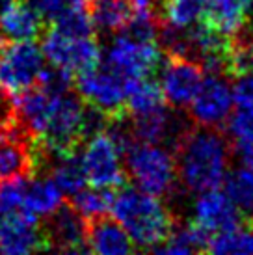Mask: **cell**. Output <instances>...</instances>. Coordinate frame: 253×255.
<instances>
[{"instance_id":"cell-1","label":"cell","mask_w":253,"mask_h":255,"mask_svg":"<svg viewBox=\"0 0 253 255\" xmlns=\"http://www.w3.org/2000/svg\"><path fill=\"white\" fill-rule=\"evenodd\" d=\"M177 179L190 194L220 188L229 171L231 147L218 128L188 127L175 143Z\"/></svg>"},{"instance_id":"cell-2","label":"cell","mask_w":253,"mask_h":255,"mask_svg":"<svg viewBox=\"0 0 253 255\" xmlns=\"http://www.w3.org/2000/svg\"><path fill=\"white\" fill-rule=\"evenodd\" d=\"M110 214L130 237L134 248L155 250L168 239L175 218L160 198L136 186H120L114 190Z\"/></svg>"},{"instance_id":"cell-3","label":"cell","mask_w":253,"mask_h":255,"mask_svg":"<svg viewBox=\"0 0 253 255\" xmlns=\"http://www.w3.org/2000/svg\"><path fill=\"white\" fill-rule=\"evenodd\" d=\"M123 166L126 177L140 190L156 198H169L175 192L179 183L175 156L160 143L134 140L123 151Z\"/></svg>"},{"instance_id":"cell-4","label":"cell","mask_w":253,"mask_h":255,"mask_svg":"<svg viewBox=\"0 0 253 255\" xmlns=\"http://www.w3.org/2000/svg\"><path fill=\"white\" fill-rule=\"evenodd\" d=\"M84 107L86 101L75 90L52 97L47 123H45L41 138H39L49 158L54 155H67V153L78 151L82 147V143H84V138H82Z\"/></svg>"},{"instance_id":"cell-5","label":"cell","mask_w":253,"mask_h":255,"mask_svg":"<svg viewBox=\"0 0 253 255\" xmlns=\"http://www.w3.org/2000/svg\"><path fill=\"white\" fill-rule=\"evenodd\" d=\"M162 50L156 39H140L126 32H118L106 50L103 64L123 77L126 82L147 78L158 69Z\"/></svg>"},{"instance_id":"cell-6","label":"cell","mask_w":253,"mask_h":255,"mask_svg":"<svg viewBox=\"0 0 253 255\" xmlns=\"http://www.w3.org/2000/svg\"><path fill=\"white\" fill-rule=\"evenodd\" d=\"M125 78L110 69L106 64L99 62L95 67L78 73L75 78V88L78 95L92 107L99 108L110 120L125 116Z\"/></svg>"},{"instance_id":"cell-7","label":"cell","mask_w":253,"mask_h":255,"mask_svg":"<svg viewBox=\"0 0 253 255\" xmlns=\"http://www.w3.org/2000/svg\"><path fill=\"white\" fill-rule=\"evenodd\" d=\"M82 147L84 149L80 151V162L90 186L116 190L125 184L126 173L123 155L116 147L112 138L106 134V130L88 138Z\"/></svg>"},{"instance_id":"cell-8","label":"cell","mask_w":253,"mask_h":255,"mask_svg":"<svg viewBox=\"0 0 253 255\" xmlns=\"http://www.w3.org/2000/svg\"><path fill=\"white\" fill-rule=\"evenodd\" d=\"M41 52L50 65L62 67L73 77L101 62V47L95 36L71 37L47 26L41 36Z\"/></svg>"},{"instance_id":"cell-9","label":"cell","mask_w":253,"mask_h":255,"mask_svg":"<svg viewBox=\"0 0 253 255\" xmlns=\"http://www.w3.org/2000/svg\"><path fill=\"white\" fill-rule=\"evenodd\" d=\"M188 116L199 127L220 128L235 108L231 82L224 75L205 73L196 95L188 103Z\"/></svg>"},{"instance_id":"cell-10","label":"cell","mask_w":253,"mask_h":255,"mask_svg":"<svg viewBox=\"0 0 253 255\" xmlns=\"http://www.w3.org/2000/svg\"><path fill=\"white\" fill-rule=\"evenodd\" d=\"M45 56L34 41H7L0 49V86L19 93L35 84Z\"/></svg>"},{"instance_id":"cell-11","label":"cell","mask_w":253,"mask_h":255,"mask_svg":"<svg viewBox=\"0 0 253 255\" xmlns=\"http://www.w3.org/2000/svg\"><path fill=\"white\" fill-rule=\"evenodd\" d=\"M158 69V88L168 107L175 110L188 107L205 77L203 67L192 58L166 54V60L160 62Z\"/></svg>"},{"instance_id":"cell-12","label":"cell","mask_w":253,"mask_h":255,"mask_svg":"<svg viewBox=\"0 0 253 255\" xmlns=\"http://www.w3.org/2000/svg\"><path fill=\"white\" fill-rule=\"evenodd\" d=\"M35 142L19 123L0 130V183L34 175L37 170Z\"/></svg>"},{"instance_id":"cell-13","label":"cell","mask_w":253,"mask_h":255,"mask_svg":"<svg viewBox=\"0 0 253 255\" xmlns=\"http://www.w3.org/2000/svg\"><path fill=\"white\" fill-rule=\"evenodd\" d=\"M86 222L69 201L56 207L50 214L45 216L41 224L43 239L47 242L49 250L67 252V254H86Z\"/></svg>"},{"instance_id":"cell-14","label":"cell","mask_w":253,"mask_h":255,"mask_svg":"<svg viewBox=\"0 0 253 255\" xmlns=\"http://www.w3.org/2000/svg\"><path fill=\"white\" fill-rule=\"evenodd\" d=\"M196 196L192 205V224L203 229L209 237L235 229L244 222L240 211L220 188L199 192Z\"/></svg>"},{"instance_id":"cell-15","label":"cell","mask_w":253,"mask_h":255,"mask_svg":"<svg viewBox=\"0 0 253 255\" xmlns=\"http://www.w3.org/2000/svg\"><path fill=\"white\" fill-rule=\"evenodd\" d=\"M49 250L43 239L37 216L28 211H15L0 222V254H30Z\"/></svg>"},{"instance_id":"cell-16","label":"cell","mask_w":253,"mask_h":255,"mask_svg":"<svg viewBox=\"0 0 253 255\" xmlns=\"http://www.w3.org/2000/svg\"><path fill=\"white\" fill-rule=\"evenodd\" d=\"M86 246L88 252L101 255H125L134 252L130 237L120 222L108 214L88 222Z\"/></svg>"},{"instance_id":"cell-17","label":"cell","mask_w":253,"mask_h":255,"mask_svg":"<svg viewBox=\"0 0 253 255\" xmlns=\"http://www.w3.org/2000/svg\"><path fill=\"white\" fill-rule=\"evenodd\" d=\"M47 24L24 0H15L0 11V34L7 41H35Z\"/></svg>"},{"instance_id":"cell-18","label":"cell","mask_w":253,"mask_h":255,"mask_svg":"<svg viewBox=\"0 0 253 255\" xmlns=\"http://www.w3.org/2000/svg\"><path fill=\"white\" fill-rule=\"evenodd\" d=\"M86 11L93 22V28L103 34H118L132 19L130 0H88Z\"/></svg>"},{"instance_id":"cell-19","label":"cell","mask_w":253,"mask_h":255,"mask_svg":"<svg viewBox=\"0 0 253 255\" xmlns=\"http://www.w3.org/2000/svg\"><path fill=\"white\" fill-rule=\"evenodd\" d=\"M35 175L37 177L32 179L24 186L21 209L39 218V216L50 214L56 207L62 205L63 192L58 188V184L52 181L50 175H45V173H35Z\"/></svg>"},{"instance_id":"cell-20","label":"cell","mask_w":253,"mask_h":255,"mask_svg":"<svg viewBox=\"0 0 253 255\" xmlns=\"http://www.w3.org/2000/svg\"><path fill=\"white\" fill-rule=\"evenodd\" d=\"M207 0H158L160 26L188 30L205 21Z\"/></svg>"},{"instance_id":"cell-21","label":"cell","mask_w":253,"mask_h":255,"mask_svg":"<svg viewBox=\"0 0 253 255\" xmlns=\"http://www.w3.org/2000/svg\"><path fill=\"white\" fill-rule=\"evenodd\" d=\"M168 107V103L164 101L158 82L151 78H138L126 84V95H125V114L128 118H140L147 114L160 110Z\"/></svg>"},{"instance_id":"cell-22","label":"cell","mask_w":253,"mask_h":255,"mask_svg":"<svg viewBox=\"0 0 253 255\" xmlns=\"http://www.w3.org/2000/svg\"><path fill=\"white\" fill-rule=\"evenodd\" d=\"M49 175L63 192V196H73L78 190L88 186L84 175V168L80 162V149L67 153V155H54L49 158L47 164Z\"/></svg>"},{"instance_id":"cell-23","label":"cell","mask_w":253,"mask_h":255,"mask_svg":"<svg viewBox=\"0 0 253 255\" xmlns=\"http://www.w3.org/2000/svg\"><path fill=\"white\" fill-rule=\"evenodd\" d=\"M209 241H211V237L205 233L203 229H199L196 224L190 222L183 227L173 226L168 239L151 252L166 255H188L196 254V252H207Z\"/></svg>"},{"instance_id":"cell-24","label":"cell","mask_w":253,"mask_h":255,"mask_svg":"<svg viewBox=\"0 0 253 255\" xmlns=\"http://www.w3.org/2000/svg\"><path fill=\"white\" fill-rule=\"evenodd\" d=\"M225 194L229 196L235 207L240 211L242 218L253 224V170L240 166L237 170L227 171L224 179Z\"/></svg>"},{"instance_id":"cell-25","label":"cell","mask_w":253,"mask_h":255,"mask_svg":"<svg viewBox=\"0 0 253 255\" xmlns=\"http://www.w3.org/2000/svg\"><path fill=\"white\" fill-rule=\"evenodd\" d=\"M207 252L216 255H253V224L211 237Z\"/></svg>"},{"instance_id":"cell-26","label":"cell","mask_w":253,"mask_h":255,"mask_svg":"<svg viewBox=\"0 0 253 255\" xmlns=\"http://www.w3.org/2000/svg\"><path fill=\"white\" fill-rule=\"evenodd\" d=\"M114 190L110 188H97V186H84L82 190L71 196V205L78 211V214L90 222L99 216L110 214V205H112Z\"/></svg>"},{"instance_id":"cell-27","label":"cell","mask_w":253,"mask_h":255,"mask_svg":"<svg viewBox=\"0 0 253 255\" xmlns=\"http://www.w3.org/2000/svg\"><path fill=\"white\" fill-rule=\"evenodd\" d=\"M49 26L63 36L71 37H88L95 34L93 22L86 11V6H77V4H71L65 7Z\"/></svg>"},{"instance_id":"cell-28","label":"cell","mask_w":253,"mask_h":255,"mask_svg":"<svg viewBox=\"0 0 253 255\" xmlns=\"http://www.w3.org/2000/svg\"><path fill=\"white\" fill-rule=\"evenodd\" d=\"M224 125L225 134L235 149L253 145V107L235 105Z\"/></svg>"},{"instance_id":"cell-29","label":"cell","mask_w":253,"mask_h":255,"mask_svg":"<svg viewBox=\"0 0 253 255\" xmlns=\"http://www.w3.org/2000/svg\"><path fill=\"white\" fill-rule=\"evenodd\" d=\"M35 86H39L50 97H56L75 90V77L56 65H43V69L37 75Z\"/></svg>"},{"instance_id":"cell-30","label":"cell","mask_w":253,"mask_h":255,"mask_svg":"<svg viewBox=\"0 0 253 255\" xmlns=\"http://www.w3.org/2000/svg\"><path fill=\"white\" fill-rule=\"evenodd\" d=\"M28 179H9L0 183V222L19 211Z\"/></svg>"},{"instance_id":"cell-31","label":"cell","mask_w":253,"mask_h":255,"mask_svg":"<svg viewBox=\"0 0 253 255\" xmlns=\"http://www.w3.org/2000/svg\"><path fill=\"white\" fill-rule=\"evenodd\" d=\"M17 123V93L0 86V130Z\"/></svg>"},{"instance_id":"cell-32","label":"cell","mask_w":253,"mask_h":255,"mask_svg":"<svg viewBox=\"0 0 253 255\" xmlns=\"http://www.w3.org/2000/svg\"><path fill=\"white\" fill-rule=\"evenodd\" d=\"M35 13L41 17L45 24L49 26L67 6H71L69 0H24Z\"/></svg>"},{"instance_id":"cell-33","label":"cell","mask_w":253,"mask_h":255,"mask_svg":"<svg viewBox=\"0 0 253 255\" xmlns=\"http://www.w3.org/2000/svg\"><path fill=\"white\" fill-rule=\"evenodd\" d=\"M235 105H248L253 107V71H248L244 75L235 77V82L231 84Z\"/></svg>"},{"instance_id":"cell-34","label":"cell","mask_w":253,"mask_h":255,"mask_svg":"<svg viewBox=\"0 0 253 255\" xmlns=\"http://www.w3.org/2000/svg\"><path fill=\"white\" fill-rule=\"evenodd\" d=\"M235 153L239 156V160L242 166L246 168H252L253 170V145H244V147H237Z\"/></svg>"},{"instance_id":"cell-35","label":"cell","mask_w":253,"mask_h":255,"mask_svg":"<svg viewBox=\"0 0 253 255\" xmlns=\"http://www.w3.org/2000/svg\"><path fill=\"white\" fill-rule=\"evenodd\" d=\"M15 0H0V11L4 9V7H7L9 4H13Z\"/></svg>"},{"instance_id":"cell-36","label":"cell","mask_w":253,"mask_h":255,"mask_svg":"<svg viewBox=\"0 0 253 255\" xmlns=\"http://www.w3.org/2000/svg\"><path fill=\"white\" fill-rule=\"evenodd\" d=\"M88 0H69V4H77V6H86Z\"/></svg>"}]
</instances>
